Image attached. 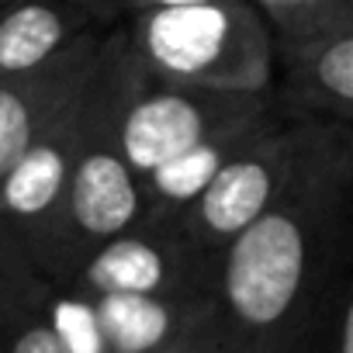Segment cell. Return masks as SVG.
Instances as JSON below:
<instances>
[{
    "label": "cell",
    "instance_id": "cell-5",
    "mask_svg": "<svg viewBox=\"0 0 353 353\" xmlns=\"http://www.w3.org/2000/svg\"><path fill=\"white\" fill-rule=\"evenodd\" d=\"M270 121H277L270 97L212 94L159 83L139 63L118 118V145L132 173L142 181L156 166L184 156L208 139L246 135Z\"/></svg>",
    "mask_w": 353,
    "mask_h": 353
},
{
    "label": "cell",
    "instance_id": "cell-10",
    "mask_svg": "<svg viewBox=\"0 0 353 353\" xmlns=\"http://www.w3.org/2000/svg\"><path fill=\"white\" fill-rule=\"evenodd\" d=\"M274 66H281V83L270 87V108L281 121H308V125H343L353 118V35H339L332 42L277 52Z\"/></svg>",
    "mask_w": 353,
    "mask_h": 353
},
{
    "label": "cell",
    "instance_id": "cell-14",
    "mask_svg": "<svg viewBox=\"0 0 353 353\" xmlns=\"http://www.w3.org/2000/svg\"><path fill=\"white\" fill-rule=\"evenodd\" d=\"M298 353H353V284L346 270L329 284L325 298L319 301V312Z\"/></svg>",
    "mask_w": 353,
    "mask_h": 353
},
{
    "label": "cell",
    "instance_id": "cell-6",
    "mask_svg": "<svg viewBox=\"0 0 353 353\" xmlns=\"http://www.w3.org/2000/svg\"><path fill=\"white\" fill-rule=\"evenodd\" d=\"M219 256L205 253L176 222H139L87 253L59 291L87 298H215Z\"/></svg>",
    "mask_w": 353,
    "mask_h": 353
},
{
    "label": "cell",
    "instance_id": "cell-15",
    "mask_svg": "<svg viewBox=\"0 0 353 353\" xmlns=\"http://www.w3.org/2000/svg\"><path fill=\"white\" fill-rule=\"evenodd\" d=\"M0 353H70L59 339V332L52 329V322L42 315L14 325L8 336H0Z\"/></svg>",
    "mask_w": 353,
    "mask_h": 353
},
{
    "label": "cell",
    "instance_id": "cell-8",
    "mask_svg": "<svg viewBox=\"0 0 353 353\" xmlns=\"http://www.w3.org/2000/svg\"><path fill=\"white\" fill-rule=\"evenodd\" d=\"M104 32H87L49 63L0 80V181L83 97L101 66Z\"/></svg>",
    "mask_w": 353,
    "mask_h": 353
},
{
    "label": "cell",
    "instance_id": "cell-13",
    "mask_svg": "<svg viewBox=\"0 0 353 353\" xmlns=\"http://www.w3.org/2000/svg\"><path fill=\"white\" fill-rule=\"evenodd\" d=\"M52 284L35 270L18 239L0 225V336L46 312Z\"/></svg>",
    "mask_w": 353,
    "mask_h": 353
},
{
    "label": "cell",
    "instance_id": "cell-16",
    "mask_svg": "<svg viewBox=\"0 0 353 353\" xmlns=\"http://www.w3.org/2000/svg\"><path fill=\"white\" fill-rule=\"evenodd\" d=\"M163 353H225V343H222V332H219V322H215V305L212 312L194 322L176 343H170Z\"/></svg>",
    "mask_w": 353,
    "mask_h": 353
},
{
    "label": "cell",
    "instance_id": "cell-4",
    "mask_svg": "<svg viewBox=\"0 0 353 353\" xmlns=\"http://www.w3.org/2000/svg\"><path fill=\"white\" fill-rule=\"evenodd\" d=\"M353 132L343 125H308V121H270L253 132L215 181L198 194V201L181 215V225L205 253L219 256L243 229L277 208L305 176Z\"/></svg>",
    "mask_w": 353,
    "mask_h": 353
},
{
    "label": "cell",
    "instance_id": "cell-12",
    "mask_svg": "<svg viewBox=\"0 0 353 353\" xmlns=\"http://www.w3.org/2000/svg\"><path fill=\"white\" fill-rule=\"evenodd\" d=\"M270 49L301 52L339 35H353V0H256Z\"/></svg>",
    "mask_w": 353,
    "mask_h": 353
},
{
    "label": "cell",
    "instance_id": "cell-1",
    "mask_svg": "<svg viewBox=\"0 0 353 353\" xmlns=\"http://www.w3.org/2000/svg\"><path fill=\"white\" fill-rule=\"evenodd\" d=\"M350 188L353 139L219 253L215 322L225 353H298L343 274Z\"/></svg>",
    "mask_w": 353,
    "mask_h": 353
},
{
    "label": "cell",
    "instance_id": "cell-2",
    "mask_svg": "<svg viewBox=\"0 0 353 353\" xmlns=\"http://www.w3.org/2000/svg\"><path fill=\"white\" fill-rule=\"evenodd\" d=\"M135 52L125 28L104 35L101 66L87 90V125L66 181L56 225L35 256V270L59 288L97 246L142 222V184L118 145V118L135 77Z\"/></svg>",
    "mask_w": 353,
    "mask_h": 353
},
{
    "label": "cell",
    "instance_id": "cell-3",
    "mask_svg": "<svg viewBox=\"0 0 353 353\" xmlns=\"http://www.w3.org/2000/svg\"><path fill=\"white\" fill-rule=\"evenodd\" d=\"M125 35L159 83L246 97H267L274 87V49L250 0L135 4Z\"/></svg>",
    "mask_w": 353,
    "mask_h": 353
},
{
    "label": "cell",
    "instance_id": "cell-11",
    "mask_svg": "<svg viewBox=\"0 0 353 353\" xmlns=\"http://www.w3.org/2000/svg\"><path fill=\"white\" fill-rule=\"evenodd\" d=\"M128 8L108 4H0V80L49 63L59 49Z\"/></svg>",
    "mask_w": 353,
    "mask_h": 353
},
{
    "label": "cell",
    "instance_id": "cell-7",
    "mask_svg": "<svg viewBox=\"0 0 353 353\" xmlns=\"http://www.w3.org/2000/svg\"><path fill=\"white\" fill-rule=\"evenodd\" d=\"M205 301L163 298H87L52 288L46 319L70 353H163L212 312Z\"/></svg>",
    "mask_w": 353,
    "mask_h": 353
},
{
    "label": "cell",
    "instance_id": "cell-9",
    "mask_svg": "<svg viewBox=\"0 0 353 353\" xmlns=\"http://www.w3.org/2000/svg\"><path fill=\"white\" fill-rule=\"evenodd\" d=\"M87 90L0 181V225L18 239L32 263L42 253L66 194V181L87 125Z\"/></svg>",
    "mask_w": 353,
    "mask_h": 353
}]
</instances>
